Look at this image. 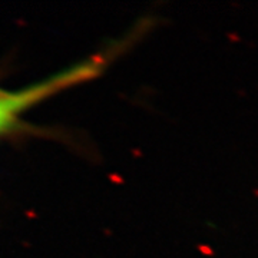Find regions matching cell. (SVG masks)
Masks as SVG:
<instances>
[{"mask_svg":"<svg viewBox=\"0 0 258 258\" xmlns=\"http://www.w3.org/2000/svg\"><path fill=\"white\" fill-rule=\"evenodd\" d=\"M101 66V59H93L75 66L74 69L56 75L52 79L36 83L18 92L0 91V132L9 128L22 112L36 105L37 102L43 101L50 95L60 92L62 89H66L75 83L95 76Z\"/></svg>","mask_w":258,"mask_h":258,"instance_id":"obj_1","label":"cell"}]
</instances>
